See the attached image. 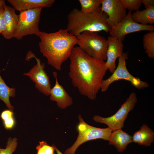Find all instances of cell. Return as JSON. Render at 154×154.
Returning a JSON list of instances; mask_svg holds the SVG:
<instances>
[{"mask_svg":"<svg viewBox=\"0 0 154 154\" xmlns=\"http://www.w3.org/2000/svg\"><path fill=\"white\" fill-rule=\"evenodd\" d=\"M101 8L108 16L107 22L110 28L122 21L127 15L119 0H102Z\"/></svg>","mask_w":154,"mask_h":154,"instance_id":"cell-11","label":"cell"},{"mask_svg":"<svg viewBox=\"0 0 154 154\" xmlns=\"http://www.w3.org/2000/svg\"><path fill=\"white\" fill-rule=\"evenodd\" d=\"M137 101L136 93L132 92L114 115L107 117L95 115L94 116L93 119L97 122L107 125L112 131L121 129L123 127L124 122L129 112L133 109Z\"/></svg>","mask_w":154,"mask_h":154,"instance_id":"cell-8","label":"cell"},{"mask_svg":"<svg viewBox=\"0 0 154 154\" xmlns=\"http://www.w3.org/2000/svg\"><path fill=\"white\" fill-rule=\"evenodd\" d=\"M5 4V1L4 0H0V7Z\"/></svg>","mask_w":154,"mask_h":154,"instance_id":"cell-29","label":"cell"},{"mask_svg":"<svg viewBox=\"0 0 154 154\" xmlns=\"http://www.w3.org/2000/svg\"><path fill=\"white\" fill-rule=\"evenodd\" d=\"M55 150L57 153V154H63L57 148L55 147Z\"/></svg>","mask_w":154,"mask_h":154,"instance_id":"cell-30","label":"cell"},{"mask_svg":"<svg viewBox=\"0 0 154 154\" xmlns=\"http://www.w3.org/2000/svg\"><path fill=\"white\" fill-rule=\"evenodd\" d=\"M55 147L54 145L50 146L46 141H40L36 147L37 154H55Z\"/></svg>","mask_w":154,"mask_h":154,"instance_id":"cell-22","label":"cell"},{"mask_svg":"<svg viewBox=\"0 0 154 154\" xmlns=\"http://www.w3.org/2000/svg\"><path fill=\"white\" fill-rule=\"evenodd\" d=\"M5 29L2 35L7 39L13 38L15 31L18 26V16L16 13L15 10L13 7L7 5H3Z\"/></svg>","mask_w":154,"mask_h":154,"instance_id":"cell-14","label":"cell"},{"mask_svg":"<svg viewBox=\"0 0 154 154\" xmlns=\"http://www.w3.org/2000/svg\"><path fill=\"white\" fill-rule=\"evenodd\" d=\"M125 9L129 11L139 10L141 4V0H119Z\"/></svg>","mask_w":154,"mask_h":154,"instance_id":"cell-23","label":"cell"},{"mask_svg":"<svg viewBox=\"0 0 154 154\" xmlns=\"http://www.w3.org/2000/svg\"><path fill=\"white\" fill-rule=\"evenodd\" d=\"M143 45L148 56L154 58V31H149L143 36Z\"/></svg>","mask_w":154,"mask_h":154,"instance_id":"cell-20","label":"cell"},{"mask_svg":"<svg viewBox=\"0 0 154 154\" xmlns=\"http://www.w3.org/2000/svg\"><path fill=\"white\" fill-rule=\"evenodd\" d=\"M79 122L77 127L78 134L73 145L67 149L64 154H75L78 148L87 141L98 139L108 141L112 130L108 127L102 128L90 125L86 123L80 115L78 116Z\"/></svg>","mask_w":154,"mask_h":154,"instance_id":"cell-5","label":"cell"},{"mask_svg":"<svg viewBox=\"0 0 154 154\" xmlns=\"http://www.w3.org/2000/svg\"><path fill=\"white\" fill-rule=\"evenodd\" d=\"M128 58V54L126 52H123L118 58V65L112 74L102 82L100 90L102 92L106 91L110 86L114 82L121 80L129 82L135 88L141 89L149 86L148 84L141 80L140 78L133 76L127 69L126 60Z\"/></svg>","mask_w":154,"mask_h":154,"instance_id":"cell-6","label":"cell"},{"mask_svg":"<svg viewBox=\"0 0 154 154\" xmlns=\"http://www.w3.org/2000/svg\"><path fill=\"white\" fill-rule=\"evenodd\" d=\"M107 17L101 7L90 13H84L74 8L67 15L66 29L76 37L86 31L98 32L104 31L108 33L111 28L107 22Z\"/></svg>","mask_w":154,"mask_h":154,"instance_id":"cell-3","label":"cell"},{"mask_svg":"<svg viewBox=\"0 0 154 154\" xmlns=\"http://www.w3.org/2000/svg\"><path fill=\"white\" fill-rule=\"evenodd\" d=\"M69 58L68 75L73 86L81 95L95 100L108 70L105 61L90 56L78 46L73 48Z\"/></svg>","mask_w":154,"mask_h":154,"instance_id":"cell-1","label":"cell"},{"mask_svg":"<svg viewBox=\"0 0 154 154\" xmlns=\"http://www.w3.org/2000/svg\"><path fill=\"white\" fill-rule=\"evenodd\" d=\"M4 9L3 5L0 7V34H2L5 29V24L4 17Z\"/></svg>","mask_w":154,"mask_h":154,"instance_id":"cell-25","label":"cell"},{"mask_svg":"<svg viewBox=\"0 0 154 154\" xmlns=\"http://www.w3.org/2000/svg\"><path fill=\"white\" fill-rule=\"evenodd\" d=\"M27 53L26 59L28 60L31 58H35L37 63L28 72L24 75L29 77L35 84V87L40 92L46 96L50 95L51 88L49 76L44 70L45 65L41 63L40 60L37 58L32 53Z\"/></svg>","mask_w":154,"mask_h":154,"instance_id":"cell-9","label":"cell"},{"mask_svg":"<svg viewBox=\"0 0 154 154\" xmlns=\"http://www.w3.org/2000/svg\"><path fill=\"white\" fill-rule=\"evenodd\" d=\"M122 40L111 36L107 39V48L106 65L111 73L115 70L116 67V61L123 52V44Z\"/></svg>","mask_w":154,"mask_h":154,"instance_id":"cell-12","label":"cell"},{"mask_svg":"<svg viewBox=\"0 0 154 154\" xmlns=\"http://www.w3.org/2000/svg\"><path fill=\"white\" fill-rule=\"evenodd\" d=\"M102 0H79L80 11L84 13L94 12L101 7Z\"/></svg>","mask_w":154,"mask_h":154,"instance_id":"cell-21","label":"cell"},{"mask_svg":"<svg viewBox=\"0 0 154 154\" xmlns=\"http://www.w3.org/2000/svg\"><path fill=\"white\" fill-rule=\"evenodd\" d=\"M15 89L14 88H10L2 78L0 74V99L6 104L9 110L13 111V107L11 105L10 97H14L15 96Z\"/></svg>","mask_w":154,"mask_h":154,"instance_id":"cell-19","label":"cell"},{"mask_svg":"<svg viewBox=\"0 0 154 154\" xmlns=\"http://www.w3.org/2000/svg\"><path fill=\"white\" fill-rule=\"evenodd\" d=\"M77 44L90 56L105 61L106 60L107 39L97 32L86 31L76 37Z\"/></svg>","mask_w":154,"mask_h":154,"instance_id":"cell-4","label":"cell"},{"mask_svg":"<svg viewBox=\"0 0 154 154\" xmlns=\"http://www.w3.org/2000/svg\"><path fill=\"white\" fill-rule=\"evenodd\" d=\"M142 4H143L145 9L151 6H154V0H141Z\"/></svg>","mask_w":154,"mask_h":154,"instance_id":"cell-28","label":"cell"},{"mask_svg":"<svg viewBox=\"0 0 154 154\" xmlns=\"http://www.w3.org/2000/svg\"><path fill=\"white\" fill-rule=\"evenodd\" d=\"M38 37L40 52L47 59L48 64L60 70L62 64L69 58L77 44L76 37L62 29L52 33L41 31Z\"/></svg>","mask_w":154,"mask_h":154,"instance_id":"cell-2","label":"cell"},{"mask_svg":"<svg viewBox=\"0 0 154 154\" xmlns=\"http://www.w3.org/2000/svg\"><path fill=\"white\" fill-rule=\"evenodd\" d=\"M13 7L19 11L37 8H49L54 0H8Z\"/></svg>","mask_w":154,"mask_h":154,"instance_id":"cell-15","label":"cell"},{"mask_svg":"<svg viewBox=\"0 0 154 154\" xmlns=\"http://www.w3.org/2000/svg\"><path fill=\"white\" fill-rule=\"evenodd\" d=\"M3 121L4 127L7 130L12 129L15 125V121L13 117L9 118Z\"/></svg>","mask_w":154,"mask_h":154,"instance_id":"cell-26","label":"cell"},{"mask_svg":"<svg viewBox=\"0 0 154 154\" xmlns=\"http://www.w3.org/2000/svg\"><path fill=\"white\" fill-rule=\"evenodd\" d=\"M154 133L146 124H143L132 137V142L139 145L149 146L153 142Z\"/></svg>","mask_w":154,"mask_h":154,"instance_id":"cell-17","label":"cell"},{"mask_svg":"<svg viewBox=\"0 0 154 154\" xmlns=\"http://www.w3.org/2000/svg\"><path fill=\"white\" fill-rule=\"evenodd\" d=\"M42 9L37 8L19 11L18 25L13 38L19 40L28 35H35L39 37L41 32L39 23Z\"/></svg>","mask_w":154,"mask_h":154,"instance_id":"cell-7","label":"cell"},{"mask_svg":"<svg viewBox=\"0 0 154 154\" xmlns=\"http://www.w3.org/2000/svg\"><path fill=\"white\" fill-rule=\"evenodd\" d=\"M108 141L109 145H113L118 152L122 153L127 145L132 142V136L119 129L112 131Z\"/></svg>","mask_w":154,"mask_h":154,"instance_id":"cell-16","label":"cell"},{"mask_svg":"<svg viewBox=\"0 0 154 154\" xmlns=\"http://www.w3.org/2000/svg\"><path fill=\"white\" fill-rule=\"evenodd\" d=\"M0 117L3 121L13 117V111L9 109L3 111L1 114Z\"/></svg>","mask_w":154,"mask_h":154,"instance_id":"cell-27","label":"cell"},{"mask_svg":"<svg viewBox=\"0 0 154 154\" xmlns=\"http://www.w3.org/2000/svg\"><path fill=\"white\" fill-rule=\"evenodd\" d=\"M53 74L55 79V83L50 90V99L51 101H55L59 108L62 109H66L72 104V99L63 87L59 83L56 72H54Z\"/></svg>","mask_w":154,"mask_h":154,"instance_id":"cell-13","label":"cell"},{"mask_svg":"<svg viewBox=\"0 0 154 154\" xmlns=\"http://www.w3.org/2000/svg\"><path fill=\"white\" fill-rule=\"evenodd\" d=\"M17 144V139L15 137L8 139L7 145L5 149L0 148V154H12L15 151Z\"/></svg>","mask_w":154,"mask_h":154,"instance_id":"cell-24","label":"cell"},{"mask_svg":"<svg viewBox=\"0 0 154 154\" xmlns=\"http://www.w3.org/2000/svg\"><path fill=\"white\" fill-rule=\"evenodd\" d=\"M131 18L134 22L139 24L152 25L154 23V6L132 13Z\"/></svg>","mask_w":154,"mask_h":154,"instance_id":"cell-18","label":"cell"},{"mask_svg":"<svg viewBox=\"0 0 154 154\" xmlns=\"http://www.w3.org/2000/svg\"><path fill=\"white\" fill-rule=\"evenodd\" d=\"M132 11H129L126 17L120 22L111 28L110 36L123 40L125 35L133 33L142 31H154L152 25H144L136 23L131 18Z\"/></svg>","mask_w":154,"mask_h":154,"instance_id":"cell-10","label":"cell"}]
</instances>
